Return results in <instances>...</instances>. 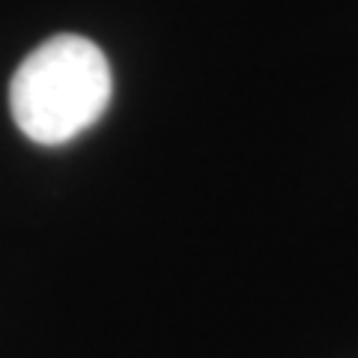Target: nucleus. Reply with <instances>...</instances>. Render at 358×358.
<instances>
[{"mask_svg": "<svg viewBox=\"0 0 358 358\" xmlns=\"http://www.w3.org/2000/svg\"><path fill=\"white\" fill-rule=\"evenodd\" d=\"M110 90L105 51L84 36L60 33L21 60L9 84V110L24 138L60 147L99 122Z\"/></svg>", "mask_w": 358, "mask_h": 358, "instance_id": "1", "label": "nucleus"}]
</instances>
